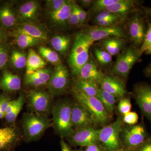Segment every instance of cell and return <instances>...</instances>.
Here are the masks:
<instances>
[{"label": "cell", "instance_id": "cell-1", "mask_svg": "<svg viewBox=\"0 0 151 151\" xmlns=\"http://www.w3.org/2000/svg\"><path fill=\"white\" fill-rule=\"evenodd\" d=\"M72 103L70 100H60L52 110V127L60 137H68L74 130L71 120Z\"/></svg>", "mask_w": 151, "mask_h": 151}, {"label": "cell", "instance_id": "cell-2", "mask_svg": "<svg viewBox=\"0 0 151 151\" xmlns=\"http://www.w3.org/2000/svg\"><path fill=\"white\" fill-rule=\"evenodd\" d=\"M93 43L84 32L79 33L76 36L68 63L72 74L76 77L89 60V49Z\"/></svg>", "mask_w": 151, "mask_h": 151}, {"label": "cell", "instance_id": "cell-3", "mask_svg": "<svg viewBox=\"0 0 151 151\" xmlns=\"http://www.w3.org/2000/svg\"><path fill=\"white\" fill-rule=\"evenodd\" d=\"M22 126L26 140L33 142L40 139L45 131L52 127V121L47 115L27 113L23 118Z\"/></svg>", "mask_w": 151, "mask_h": 151}, {"label": "cell", "instance_id": "cell-4", "mask_svg": "<svg viewBox=\"0 0 151 151\" xmlns=\"http://www.w3.org/2000/svg\"><path fill=\"white\" fill-rule=\"evenodd\" d=\"M73 93L76 102L84 106L91 114L94 124L105 125L109 122L111 116L97 97L81 92L73 91Z\"/></svg>", "mask_w": 151, "mask_h": 151}, {"label": "cell", "instance_id": "cell-5", "mask_svg": "<svg viewBox=\"0 0 151 151\" xmlns=\"http://www.w3.org/2000/svg\"><path fill=\"white\" fill-rule=\"evenodd\" d=\"M123 121L118 117L115 122L99 130V142L107 151H116L121 146L120 136L123 129Z\"/></svg>", "mask_w": 151, "mask_h": 151}, {"label": "cell", "instance_id": "cell-6", "mask_svg": "<svg viewBox=\"0 0 151 151\" xmlns=\"http://www.w3.org/2000/svg\"><path fill=\"white\" fill-rule=\"evenodd\" d=\"M141 57L139 48L134 47H128L118 57L112 68L111 73L119 77L126 78Z\"/></svg>", "mask_w": 151, "mask_h": 151}, {"label": "cell", "instance_id": "cell-7", "mask_svg": "<svg viewBox=\"0 0 151 151\" xmlns=\"http://www.w3.org/2000/svg\"><path fill=\"white\" fill-rule=\"evenodd\" d=\"M121 133L123 144L129 151H136L149 138L148 133L142 124L123 128Z\"/></svg>", "mask_w": 151, "mask_h": 151}, {"label": "cell", "instance_id": "cell-8", "mask_svg": "<svg viewBox=\"0 0 151 151\" xmlns=\"http://www.w3.org/2000/svg\"><path fill=\"white\" fill-rule=\"evenodd\" d=\"M28 105L32 113L47 115L52 112L53 96L49 92L38 89H32L28 92Z\"/></svg>", "mask_w": 151, "mask_h": 151}, {"label": "cell", "instance_id": "cell-9", "mask_svg": "<svg viewBox=\"0 0 151 151\" xmlns=\"http://www.w3.org/2000/svg\"><path fill=\"white\" fill-rule=\"evenodd\" d=\"M70 84L69 73L62 63L55 65L48 85V92L53 97L64 94Z\"/></svg>", "mask_w": 151, "mask_h": 151}, {"label": "cell", "instance_id": "cell-10", "mask_svg": "<svg viewBox=\"0 0 151 151\" xmlns=\"http://www.w3.org/2000/svg\"><path fill=\"white\" fill-rule=\"evenodd\" d=\"M128 25L129 35L132 42L135 47L141 46L145 35L147 26L146 24L145 19L138 10L132 13Z\"/></svg>", "mask_w": 151, "mask_h": 151}, {"label": "cell", "instance_id": "cell-11", "mask_svg": "<svg viewBox=\"0 0 151 151\" xmlns=\"http://www.w3.org/2000/svg\"><path fill=\"white\" fill-rule=\"evenodd\" d=\"M99 130L91 127L73 130L67 137L68 142L74 146L86 147L99 142Z\"/></svg>", "mask_w": 151, "mask_h": 151}, {"label": "cell", "instance_id": "cell-12", "mask_svg": "<svg viewBox=\"0 0 151 151\" xmlns=\"http://www.w3.org/2000/svg\"><path fill=\"white\" fill-rule=\"evenodd\" d=\"M133 95L142 113L151 124V86L145 83L138 84Z\"/></svg>", "mask_w": 151, "mask_h": 151}, {"label": "cell", "instance_id": "cell-13", "mask_svg": "<svg viewBox=\"0 0 151 151\" xmlns=\"http://www.w3.org/2000/svg\"><path fill=\"white\" fill-rule=\"evenodd\" d=\"M84 33L94 42L113 37L124 39L127 38V35L124 30L118 25L111 27H94L90 28Z\"/></svg>", "mask_w": 151, "mask_h": 151}, {"label": "cell", "instance_id": "cell-14", "mask_svg": "<svg viewBox=\"0 0 151 151\" xmlns=\"http://www.w3.org/2000/svg\"><path fill=\"white\" fill-rule=\"evenodd\" d=\"M18 24L29 22H37L40 12V5L37 1L22 3L16 9Z\"/></svg>", "mask_w": 151, "mask_h": 151}, {"label": "cell", "instance_id": "cell-15", "mask_svg": "<svg viewBox=\"0 0 151 151\" xmlns=\"http://www.w3.org/2000/svg\"><path fill=\"white\" fill-rule=\"evenodd\" d=\"M71 120L74 130L92 127L94 124L91 114L84 106L78 102L72 103Z\"/></svg>", "mask_w": 151, "mask_h": 151}, {"label": "cell", "instance_id": "cell-16", "mask_svg": "<svg viewBox=\"0 0 151 151\" xmlns=\"http://www.w3.org/2000/svg\"><path fill=\"white\" fill-rule=\"evenodd\" d=\"M20 141V135L15 126L0 128V151H14Z\"/></svg>", "mask_w": 151, "mask_h": 151}, {"label": "cell", "instance_id": "cell-17", "mask_svg": "<svg viewBox=\"0 0 151 151\" xmlns=\"http://www.w3.org/2000/svg\"><path fill=\"white\" fill-rule=\"evenodd\" d=\"M18 24L16 9L11 2L0 6V26L7 31L12 30Z\"/></svg>", "mask_w": 151, "mask_h": 151}, {"label": "cell", "instance_id": "cell-18", "mask_svg": "<svg viewBox=\"0 0 151 151\" xmlns=\"http://www.w3.org/2000/svg\"><path fill=\"white\" fill-rule=\"evenodd\" d=\"M12 31L27 35L42 42L47 40L48 38L46 29L43 26L38 23L37 22L18 24L12 30Z\"/></svg>", "mask_w": 151, "mask_h": 151}, {"label": "cell", "instance_id": "cell-19", "mask_svg": "<svg viewBox=\"0 0 151 151\" xmlns=\"http://www.w3.org/2000/svg\"><path fill=\"white\" fill-rule=\"evenodd\" d=\"M100 85V88L118 99L124 98L127 93L124 84L117 77L105 75Z\"/></svg>", "mask_w": 151, "mask_h": 151}, {"label": "cell", "instance_id": "cell-20", "mask_svg": "<svg viewBox=\"0 0 151 151\" xmlns=\"http://www.w3.org/2000/svg\"><path fill=\"white\" fill-rule=\"evenodd\" d=\"M52 71L50 68H44L31 74L26 73L24 78L25 84L35 88L47 86Z\"/></svg>", "mask_w": 151, "mask_h": 151}, {"label": "cell", "instance_id": "cell-21", "mask_svg": "<svg viewBox=\"0 0 151 151\" xmlns=\"http://www.w3.org/2000/svg\"><path fill=\"white\" fill-rule=\"evenodd\" d=\"M21 87V79L18 75L6 69L3 70L0 78V89L4 93H14L19 90Z\"/></svg>", "mask_w": 151, "mask_h": 151}, {"label": "cell", "instance_id": "cell-22", "mask_svg": "<svg viewBox=\"0 0 151 151\" xmlns=\"http://www.w3.org/2000/svg\"><path fill=\"white\" fill-rule=\"evenodd\" d=\"M105 75L99 69L94 60L89 58L88 62L81 68L77 78L89 80L100 84Z\"/></svg>", "mask_w": 151, "mask_h": 151}, {"label": "cell", "instance_id": "cell-23", "mask_svg": "<svg viewBox=\"0 0 151 151\" xmlns=\"http://www.w3.org/2000/svg\"><path fill=\"white\" fill-rule=\"evenodd\" d=\"M137 1L120 0L119 2L109 6L105 10L118 16L124 21L130 14L137 10Z\"/></svg>", "mask_w": 151, "mask_h": 151}, {"label": "cell", "instance_id": "cell-24", "mask_svg": "<svg viewBox=\"0 0 151 151\" xmlns=\"http://www.w3.org/2000/svg\"><path fill=\"white\" fill-rule=\"evenodd\" d=\"M24 101V95L21 94L17 99L12 100L9 103L4 118L6 123L8 125V127H14L16 121L22 109Z\"/></svg>", "mask_w": 151, "mask_h": 151}, {"label": "cell", "instance_id": "cell-25", "mask_svg": "<svg viewBox=\"0 0 151 151\" xmlns=\"http://www.w3.org/2000/svg\"><path fill=\"white\" fill-rule=\"evenodd\" d=\"M74 2L73 1H67L65 5L58 10L47 12L50 21L54 24L59 26L64 25L67 23Z\"/></svg>", "mask_w": 151, "mask_h": 151}, {"label": "cell", "instance_id": "cell-26", "mask_svg": "<svg viewBox=\"0 0 151 151\" xmlns=\"http://www.w3.org/2000/svg\"><path fill=\"white\" fill-rule=\"evenodd\" d=\"M126 43L125 39L115 37L105 39L100 42L103 48L112 56L119 54L124 49Z\"/></svg>", "mask_w": 151, "mask_h": 151}, {"label": "cell", "instance_id": "cell-27", "mask_svg": "<svg viewBox=\"0 0 151 151\" xmlns=\"http://www.w3.org/2000/svg\"><path fill=\"white\" fill-rule=\"evenodd\" d=\"M47 63L36 52L30 49L29 50L27 60L26 74H31L37 70L45 68Z\"/></svg>", "mask_w": 151, "mask_h": 151}, {"label": "cell", "instance_id": "cell-28", "mask_svg": "<svg viewBox=\"0 0 151 151\" xmlns=\"http://www.w3.org/2000/svg\"><path fill=\"white\" fill-rule=\"evenodd\" d=\"M99 88L98 84L93 81L77 78L73 86V91L81 92L88 96L97 97Z\"/></svg>", "mask_w": 151, "mask_h": 151}, {"label": "cell", "instance_id": "cell-29", "mask_svg": "<svg viewBox=\"0 0 151 151\" xmlns=\"http://www.w3.org/2000/svg\"><path fill=\"white\" fill-rule=\"evenodd\" d=\"M17 46L22 49L27 48L35 46L42 42L41 40L24 34L12 31Z\"/></svg>", "mask_w": 151, "mask_h": 151}, {"label": "cell", "instance_id": "cell-30", "mask_svg": "<svg viewBox=\"0 0 151 151\" xmlns=\"http://www.w3.org/2000/svg\"><path fill=\"white\" fill-rule=\"evenodd\" d=\"M10 62L12 67L16 70H21L26 66L27 56L24 52L13 50L11 52Z\"/></svg>", "mask_w": 151, "mask_h": 151}, {"label": "cell", "instance_id": "cell-31", "mask_svg": "<svg viewBox=\"0 0 151 151\" xmlns=\"http://www.w3.org/2000/svg\"><path fill=\"white\" fill-rule=\"evenodd\" d=\"M97 97L101 101L108 113L111 116L112 115L117 98L100 88L98 89Z\"/></svg>", "mask_w": 151, "mask_h": 151}, {"label": "cell", "instance_id": "cell-32", "mask_svg": "<svg viewBox=\"0 0 151 151\" xmlns=\"http://www.w3.org/2000/svg\"><path fill=\"white\" fill-rule=\"evenodd\" d=\"M70 40L67 36L57 35L53 37L50 41L51 46L55 51L61 54H65L70 46Z\"/></svg>", "mask_w": 151, "mask_h": 151}, {"label": "cell", "instance_id": "cell-33", "mask_svg": "<svg viewBox=\"0 0 151 151\" xmlns=\"http://www.w3.org/2000/svg\"><path fill=\"white\" fill-rule=\"evenodd\" d=\"M38 52L42 57L55 66L61 63L59 55L56 51L48 47L40 46L39 48Z\"/></svg>", "mask_w": 151, "mask_h": 151}, {"label": "cell", "instance_id": "cell-34", "mask_svg": "<svg viewBox=\"0 0 151 151\" xmlns=\"http://www.w3.org/2000/svg\"><path fill=\"white\" fill-rule=\"evenodd\" d=\"M94 52L96 59L101 65H108L112 62V55L105 50L94 48Z\"/></svg>", "mask_w": 151, "mask_h": 151}, {"label": "cell", "instance_id": "cell-35", "mask_svg": "<svg viewBox=\"0 0 151 151\" xmlns=\"http://www.w3.org/2000/svg\"><path fill=\"white\" fill-rule=\"evenodd\" d=\"M9 58V48L4 43L0 45V70L6 69Z\"/></svg>", "mask_w": 151, "mask_h": 151}, {"label": "cell", "instance_id": "cell-36", "mask_svg": "<svg viewBox=\"0 0 151 151\" xmlns=\"http://www.w3.org/2000/svg\"><path fill=\"white\" fill-rule=\"evenodd\" d=\"M120 0H97L93 2L92 10L94 12H100L105 10V9L109 6L113 5L119 2Z\"/></svg>", "mask_w": 151, "mask_h": 151}, {"label": "cell", "instance_id": "cell-37", "mask_svg": "<svg viewBox=\"0 0 151 151\" xmlns=\"http://www.w3.org/2000/svg\"><path fill=\"white\" fill-rule=\"evenodd\" d=\"M66 1V0H47L45 1V7L48 12H55L61 9Z\"/></svg>", "mask_w": 151, "mask_h": 151}, {"label": "cell", "instance_id": "cell-38", "mask_svg": "<svg viewBox=\"0 0 151 151\" xmlns=\"http://www.w3.org/2000/svg\"><path fill=\"white\" fill-rule=\"evenodd\" d=\"M12 100L8 94H0V119L4 118L8 106Z\"/></svg>", "mask_w": 151, "mask_h": 151}, {"label": "cell", "instance_id": "cell-39", "mask_svg": "<svg viewBox=\"0 0 151 151\" xmlns=\"http://www.w3.org/2000/svg\"><path fill=\"white\" fill-rule=\"evenodd\" d=\"M151 45V23L148 22L147 29L140 47L139 48L141 56L149 47Z\"/></svg>", "mask_w": 151, "mask_h": 151}, {"label": "cell", "instance_id": "cell-40", "mask_svg": "<svg viewBox=\"0 0 151 151\" xmlns=\"http://www.w3.org/2000/svg\"><path fill=\"white\" fill-rule=\"evenodd\" d=\"M105 19H116L122 21V22L124 21L120 17L112 13L109 11L105 10L100 12L96 16L94 19V22L96 23L100 21Z\"/></svg>", "mask_w": 151, "mask_h": 151}, {"label": "cell", "instance_id": "cell-41", "mask_svg": "<svg viewBox=\"0 0 151 151\" xmlns=\"http://www.w3.org/2000/svg\"><path fill=\"white\" fill-rule=\"evenodd\" d=\"M132 104L130 99L123 98L121 99L118 105V110L123 115L131 112Z\"/></svg>", "mask_w": 151, "mask_h": 151}, {"label": "cell", "instance_id": "cell-42", "mask_svg": "<svg viewBox=\"0 0 151 151\" xmlns=\"http://www.w3.org/2000/svg\"><path fill=\"white\" fill-rule=\"evenodd\" d=\"M67 24L72 27H76L80 25L78 12L76 9V4L75 1L73 3L72 11L68 20Z\"/></svg>", "mask_w": 151, "mask_h": 151}, {"label": "cell", "instance_id": "cell-43", "mask_svg": "<svg viewBox=\"0 0 151 151\" xmlns=\"http://www.w3.org/2000/svg\"><path fill=\"white\" fill-rule=\"evenodd\" d=\"M139 116L135 112H130L124 115L122 121L129 126L136 125L138 123Z\"/></svg>", "mask_w": 151, "mask_h": 151}, {"label": "cell", "instance_id": "cell-44", "mask_svg": "<svg viewBox=\"0 0 151 151\" xmlns=\"http://www.w3.org/2000/svg\"><path fill=\"white\" fill-rule=\"evenodd\" d=\"M122 21L116 19H105L100 21L96 22L97 26L111 27L117 26Z\"/></svg>", "mask_w": 151, "mask_h": 151}, {"label": "cell", "instance_id": "cell-45", "mask_svg": "<svg viewBox=\"0 0 151 151\" xmlns=\"http://www.w3.org/2000/svg\"><path fill=\"white\" fill-rule=\"evenodd\" d=\"M76 9L78 12L80 25L84 24L86 22L87 19V13L86 11H84L81 6H78L77 4H76Z\"/></svg>", "mask_w": 151, "mask_h": 151}, {"label": "cell", "instance_id": "cell-46", "mask_svg": "<svg viewBox=\"0 0 151 151\" xmlns=\"http://www.w3.org/2000/svg\"><path fill=\"white\" fill-rule=\"evenodd\" d=\"M135 151H151V138H149Z\"/></svg>", "mask_w": 151, "mask_h": 151}, {"label": "cell", "instance_id": "cell-47", "mask_svg": "<svg viewBox=\"0 0 151 151\" xmlns=\"http://www.w3.org/2000/svg\"><path fill=\"white\" fill-rule=\"evenodd\" d=\"M8 35L7 31L0 26V45L6 43Z\"/></svg>", "mask_w": 151, "mask_h": 151}, {"label": "cell", "instance_id": "cell-48", "mask_svg": "<svg viewBox=\"0 0 151 151\" xmlns=\"http://www.w3.org/2000/svg\"><path fill=\"white\" fill-rule=\"evenodd\" d=\"M85 151H102V150L98 143H96L86 147Z\"/></svg>", "mask_w": 151, "mask_h": 151}, {"label": "cell", "instance_id": "cell-49", "mask_svg": "<svg viewBox=\"0 0 151 151\" xmlns=\"http://www.w3.org/2000/svg\"><path fill=\"white\" fill-rule=\"evenodd\" d=\"M60 145H61V151H72L67 143L63 140L60 142Z\"/></svg>", "mask_w": 151, "mask_h": 151}, {"label": "cell", "instance_id": "cell-50", "mask_svg": "<svg viewBox=\"0 0 151 151\" xmlns=\"http://www.w3.org/2000/svg\"><path fill=\"white\" fill-rule=\"evenodd\" d=\"M79 1L81 4V5L84 7L89 6L93 2V1L92 0H81Z\"/></svg>", "mask_w": 151, "mask_h": 151}, {"label": "cell", "instance_id": "cell-51", "mask_svg": "<svg viewBox=\"0 0 151 151\" xmlns=\"http://www.w3.org/2000/svg\"><path fill=\"white\" fill-rule=\"evenodd\" d=\"M145 73L148 77L151 78V63L145 69Z\"/></svg>", "mask_w": 151, "mask_h": 151}, {"label": "cell", "instance_id": "cell-52", "mask_svg": "<svg viewBox=\"0 0 151 151\" xmlns=\"http://www.w3.org/2000/svg\"><path fill=\"white\" fill-rule=\"evenodd\" d=\"M144 10H145V13L146 14V16L148 17V18L150 19L151 21V8H145Z\"/></svg>", "mask_w": 151, "mask_h": 151}, {"label": "cell", "instance_id": "cell-53", "mask_svg": "<svg viewBox=\"0 0 151 151\" xmlns=\"http://www.w3.org/2000/svg\"><path fill=\"white\" fill-rule=\"evenodd\" d=\"M145 53L147 55H151V45L146 50Z\"/></svg>", "mask_w": 151, "mask_h": 151}, {"label": "cell", "instance_id": "cell-54", "mask_svg": "<svg viewBox=\"0 0 151 151\" xmlns=\"http://www.w3.org/2000/svg\"><path fill=\"white\" fill-rule=\"evenodd\" d=\"M75 151H83L82 150H75Z\"/></svg>", "mask_w": 151, "mask_h": 151}, {"label": "cell", "instance_id": "cell-55", "mask_svg": "<svg viewBox=\"0 0 151 151\" xmlns=\"http://www.w3.org/2000/svg\"><path fill=\"white\" fill-rule=\"evenodd\" d=\"M122 151L121 150H120V149H119V150H117V151Z\"/></svg>", "mask_w": 151, "mask_h": 151}]
</instances>
